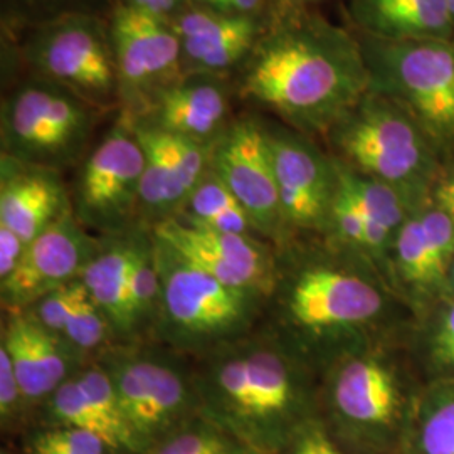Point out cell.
Instances as JSON below:
<instances>
[{
  "instance_id": "1",
  "label": "cell",
  "mask_w": 454,
  "mask_h": 454,
  "mask_svg": "<svg viewBox=\"0 0 454 454\" xmlns=\"http://www.w3.org/2000/svg\"><path fill=\"white\" fill-rule=\"evenodd\" d=\"M238 91L288 129L326 137L371 91V78L357 34L283 4L246 59Z\"/></svg>"
},
{
  "instance_id": "2",
  "label": "cell",
  "mask_w": 454,
  "mask_h": 454,
  "mask_svg": "<svg viewBox=\"0 0 454 454\" xmlns=\"http://www.w3.org/2000/svg\"><path fill=\"white\" fill-rule=\"evenodd\" d=\"M397 298L375 266L347 247L345 254L286 247L268 298L270 330L322 377L339 358L379 341Z\"/></svg>"
},
{
  "instance_id": "3",
  "label": "cell",
  "mask_w": 454,
  "mask_h": 454,
  "mask_svg": "<svg viewBox=\"0 0 454 454\" xmlns=\"http://www.w3.org/2000/svg\"><path fill=\"white\" fill-rule=\"evenodd\" d=\"M200 414L258 454H283L318 418L320 380L268 328L197 357Z\"/></svg>"
},
{
  "instance_id": "4",
  "label": "cell",
  "mask_w": 454,
  "mask_h": 454,
  "mask_svg": "<svg viewBox=\"0 0 454 454\" xmlns=\"http://www.w3.org/2000/svg\"><path fill=\"white\" fill-rule=\"evenodd\" d=\"M419 390L377 341L325 371L318 419L348 453L399 454Z\"/></svg>"
},
{
  "instance_id": "5",
  "label": "cell",
  "mask_w": 454,
  "mask_h": 454,
  "mask_svg": "<svg viewBox=\"0 0 454 454\" xmlns=\"http://www.w3.org/2000/svg\"><path fill=\"white\" fill-rule=\"evenodd\" d=\"M337 160L397 191L411 212L433 200L438 146L404 108L369 91L328 131Z\"/></svg>"
},
{
  "instance_id": "6",
  "label": "cell",
  "mask_w": 454,
  "mask_h": 454,
  "mask_svg": "<svg viewBox=\"0 0 454 454\" xmlns=\"http://www.w3.org/2000/svg\"><path fill=\"white\" fill-rule=\"evenodd\" d=\"M152 239L162 285L153 337L163 347L200 357L253 332L264 294L224 285L153 234Z\"/></svg>"
},
{
  "instance_id": "7",
  "label": "cell",
  "mask_w": 454,
  "mask_h": 454,
  "mask_svg": "<svg viewBox=\"0 0 454 454\" xmlns=\"http://www.w3.org/2000/svg\"><path fill=\"white\" fill-rule=\"evenodd\" d=\"M93 360L108 373L142 454L200 414L184 354L138 341L114 343Z\"/></svg>"
},
{
  "instance_id": "8",
  "label": "cell",
  "mask_w": 454,
  "mask_h": 454,
  "mask_svg": "<svg viewBox=\"0 0 454 454\" xmlns=\"http://www.w3.org/2000/svg\"><path fill=\"white\" fill-rule=\"evenodd\" d=\"M371 91L404 108L433 144L454 146V48L442 39H384L358 33Z\"/></svg>"
},
{
  "instance_id": "9",
  "label": "cell",
  "mask_w": 454,
  "mask_h": 454,
  "mask_svg": "<svg viewBox=\"0 0 454 454\" xmlns=\"http://www.w3.org/2000/svg\"><path fill=\"white\" fill-rule=\"evenodd\" d=\"M98 112L63 86L34 76L2 101V155L59 172L82 157Z\"/></svg>"
},
{
  "instance_id": "10",
  "label": "cell",
  "mask_w": 454,
  "mask_h": 454,
  "mask_svg": "<svg viewBox=\"0 0 454 454\" xmlns=\"http://www.w3.org/2000/svg\"><path fill=\"white\" fill-rule=\"evenodd\" d=\"M22 56L35 78L56 82L97 110L121 105L110 24L73 14L27 27Z\"/></svg>"
},
{
  "instance_id": "11",
  "label": "cell",
  "mask_w": 454,
  "mask_h": 454,
  "mask_svg": "<svg viewBox=\"0 0 454 454\" xmlns=\"http://www.w3.org/2000/svg\"><path fill=\"white\" fill-rule=\"evenodd\" d=\"M144 168V148L130 121L121 118L82 162L73 194L76 219L103 236L133 229Z\"/></svg>"
},
{
  "instance_id": "12",
  "label": "cell",
  "mask_w": 454,
  "mask_h": 454,
  "mask_svg": "<svg viewBox=\"0 0 454 454\" xmlns=\"http://www.w3.org/2000/svg\"><path fill=\"white\" fill-rule=\"evenodd\" d=\"M120 99L125 116L144 114L159 91L184 76L179 37L170 20L129 4H118L110 19Z\"/></svg>"
},
{
  "instance_id": "13",
  "label": "cell",
  "mask_w": 454,
  "mask_h": 454,
  "mask_svg": "<svg viewBox=\"0 0 454 454\" xmlns=\"http://www.w3.org/2000/svg\"><path fill=\"white\" fill-rule=\"evenodd\" d=\"M209 170L238 199L260 236L285 244L273 153L262 123L251 116L231 121L211 146Z\"/></svg>"
},
{
  "instance_id": "14",
  "label": "cell",
  "mask_w": 454,
  "mask_h": 454,
  "mask_svg": "<svg viewBox=\"0 0 454 454\" xmlns=\"http://www.w3.org/2000/svg\"><path fill=\"white\" fill-rule=\"evenodd\" d=\"M266 129L286 236L290 232L328 234L339 189L335 160L300 131L288 127Z\"/></svg>"
},
{
  "instance_id": "15",
  "label": "cell",
  "mask_w": 454,
  "mask_h": 454,
  "mask_svg": "<svg viewBox=\"0 0 454 454\" xmlns=\"http://www.w3.org/2000/svg\"><path fill=\"white\" fill-rule=\"evenodd\" d=\"M150 231L180 256L224 285L261 293L266 298L275 288L278 254L258 236L212 231L176 217L157 223Z\"/></svg>"
},
{
  "instance_id": "16",
  "label": "cell",
  "mask_w": 454,
  "mask_h": 454,
  "mask_svg": "<svg viewBox=\"0 0 454 454\" xmlns=\"http://www.w3.org/2000/svg\"><path fill=\"white\" fill-rule=\"evenodd\" d=\"M125 120L145 153L138 217L150 227L177 217L209 172L211 146L160 130L140 118Z\"/></svg>"
},
{
  "instance_id": "17",
  "label": "cell",
  "mask_w": 454,
  "mask_h": 454,
  "mask_svg": "<svg viewBox=\"0 0 454 454\" xmlns=\"http://www.w3.org/2000/svg\"><path fill=\"white\" fill-rule=\"evenodd\" d=\"M101 244L103 238H95L74 212H66L27 244L16 271L0 283L4 311L29 309L46 293L78 279Z\"/></svg>"
},
{
  "instance_id": "18",
  "label": "cell",
  "mask_w": 454,
  "mask_h": 454,
  "mask_svg": "<svg viewBox=\"0 0 454 454\" xmlns=\"http://www.w3.org/2000/svg\"><path fill=\"white\" fill-rule=\"evenodd\" d=\"M0 345L7 350L29 412L39 409L88 362L26 311H5Z\"/></svg>"
},
{
  "instance_id": "19",
  "label": "cell",
  "mask_w": 454,
  "mask_h": 454,
  "mask_svg": "<svg viewBox=\"0 0 454 454\" xmlns=\"http://www.w3.org/2000/svg\"><path fill=\"white\" fill-rule=\"evenodd\" d=\"M229 90L223 76L185 73L159 91L145 112L135 118L172 135L212 146L229 127Z\"/></svg>"
},
{
  "instance_id": "20",
  "label": "cell",
  "mask_w": 454,
  "mask_h": 454,
  "mask_svg": "<svg viewBox=\"0 0 454 454\" xmlns=\"http://www.w3.org/2000/svg\"><path fill=\"white\" fill-rule=\"evenodd\" d=\"M170 24L179 37L184 74L223 76L246 63L262 34L254 16L224 14L204 5L180 11Z\"/></svg>"
},
{
  "instance_id": "21",
  "label": "cell",
  "mask_w": 454,
  "mask_h": 454,
  "mask_svg": "<svg viewBox=\"0 0 454 454\" xmlns=\"http://www.w3.org/2000/svg\"><path fill=\"white\" fill-rule=\"evenodd\" d=\"M69 211H73V202L58 170L2 155L0 226L9 227L31 243Z\"/></svg>"
},
{
  "instance_id": "22",
  "label": "cell",
  "mask_w": 454,
  "mask_h": 454,
  "mask_svg": "<svg viewBox=\"0 0 454 454\" xmlns=\"http://www.w3.org/2000/svg\"><path fill=\"white\" fill-rule=\"evenodd\" d=\"M350 16L358 33L384 39H454L448 0H352Z\"/></svg>"
},
{
  "instance_id": "23",
  "label": "cell",
  "mask_w": 454,
  "mask_h": 454,
  "mask_svg": "<svg viewBox=\"0 0 454 454\" xmlns=\"http://www.w3.org/2000/svg\"><path fill=\"white\" fill-rule=\"evenodd\" d=\"M145 229H130L121 234L103 236L97 256L82 270L84 288L112 325L116 343L121 341L125 324V290Z\"/></svg>"
},
{
  "instance_id": "24",
  "label": "cell",
  "mask_w": 454,
  "mask_h": 454,
  "mask_svg": "<svg viewBox=\"0 0 454 454\" xmlns=\"http://www.w3.org/2000/svg\"><path fill=\"white\" fill-rule=\"evenodd\" d=\"M390 278L392 285H397L414 305L433 307L448 294L446 281L436 270L416 212L407 217L394 238Z\"/></svg>"
},
{
  "instance_id": "25",
  "label": "cell",
  "mask_w": 454,
  "mask_h": 454,
  "mask_svg": "<svg viewBox=\"0 0 454 454\" xmlns=\"http://www.w3.org/2000/svg\"><path fill=\"white\" fill-rule=\"evenodd\" d=\"M399 454H454V380L421 387Z\"/></svg>"
},
{
  "instance_id": "26",
  "label": "cell",
  "mask_w": 454,
  "mask_h": 454,
  "mask_svg": "<svg viewBox=\"0 0 454 454\" xmlns=\"http://www.w3.org/2000/svg\"><path fill=\"white\" fill-rule=\"evenodd\" d=\"M162 285L153 254L152 231L138 249L125 290V324L120 343H138L153 335L160 313Z\"/></svg>"
},
{
  "instance_id": "27",
  "label": "cell",
  "mask_w": 454,
  "mask_h": 454,
  "mask_svg": "<svg viewBox=\"0 0 454 454\" xmlns=\"http://www.w3.org/2000/svg\"><path fill=\"white\" fill-rule=\"evenodd\" d=\"M176 219L192 226L207 227L212 231L260 238L243 206L211 170L195 187L194 192L187 199L184 209Z\"/></svg>"
},
{
  "instance_id": "28",
  "label": "cell",
  "mask_w": 454,
  "mask_h": 454,
  "mask_svg": "<svg viewBox=\"0 0 454 454\" xmlns=\"http://www.w3.org/2000/svg\"><path fill=\"white\" fill-rule=\"evenodd\" d=\"M333 160L337 165L341 191L356 202L358 209L372 223L387 229L390 234L395 236L406 223L407 217L412 214L403 195L387 184L364 176L337 159Z\"/></svg>"
},
{
  "instance_id": "29",
  "label": "cell",
  "mask_w": 454,
  "mask_h": 454,
  "mask_svg": "<svg viewBox=\"0 0 454 454\" xmlns=\"http://www.w3.org/2000/svg\"><path fill=\"white\" fill-rule=\"evenodd\" d=\"M39 416L41 426H65L88 431L103 439L112 454H118L108 424L86 397L74 375L49 395L48 401L39 407Z\"/></svg>"
},
{
  "instance_id": "30",
  "label": "cell",
  "mask_w": 454,
  "mask_h": 454,
  "mask_svg": "<svg viewBox=\"0 0 454 454\" xmlns=\"http://www.w3.org/2000/svg\"><path fill=\"white\" fill-rule=\"evenodd\" d=\"M419 341L424 369L433 380H454V294H446L429 309Z\"/></svg>"
},
{
  "instance_id": "31",
  "label": "cell",
  "mask_w": 454,
  "mask_h": 454,
  "mask_svg": "<svg viewBox=\"0 0 454 454\" xmlns=\"http://www.w3.org/2000/svg\"><path fill=\"white\" fill-rule=\"evenodd\" d=\"M144 454H258L202 414L159 441Z\"/></svg>"
},
{
  "instance_id": "32",
  "label": "cell",
  "mask_w": 454,
  "mask_h": 454,
  "mask_svg": "<svg viewBox=\"0 0 454 454\" xmlns=\"http://www.w3.org/2000/svg\"><path fill=\"white\" fill-rule=\"evenodd\" d=\"M61 339L86 360L97 357L105 348L116 343L112 325L86 288L69 315Z\"/></svg>"
},
{
  "instance_id": "33",
  "label": "cell",
  "mask_w": 454,
  "mask_h": 454,
  "mask_svg": "<svg viewBox=\"0 0 454 454\" xmlns=\"http://www.w3.org/2000/svg\"><path fill=\"white\" fill-rule=\"evenodd\" d=\"M416 214L436 270L448 286V273L454 261V217L433 204V200Z\"/></svg>"
},
{
  "instance_id": "34",
  "label": "cell",
  "mask_w": 454,
  "mask_h": 454,
  "mask_svg": "<svg viewBox=\"0 0 454 454\" xmlns=\"http://www.w3.org/2000/svg\"><path fill=\"white\" fill-rule=\"evenodd\" d=\"M82 293H84V285L78 278L52 292L46 293L44 296L35 300L29 309H20V311H26L43 328L61 337L65 332L66 324L69 320V315L76 307Z\"/></svg>"
},
{
  "instance_id": "35",
  "label": "cell",
  "mask_w": 454,
  "mask_h": 454,
  "mask_svg": "<svg viewBox=\"0 0 454 454\" xmlns=\"http://www.w3.org/2000/svg\"><path fill=\"white\" fill-rule=\"evenodd\" d=\"M101 2L103 0H4V11L19 24L31 27L59 17L95 14L93 11Z\"/></svg>"
},
{
  "instance_id": "36",
  "label": "cell",
  "mask_w": 454,
  "mask_h": 454,
  "mask_svg": "<svg viewBox=\"0 0 454 454\" xmlns=\"http://www.w3.org/2000/svg\"><path fill=\"white\" fill-rule=\"evenodd\" d=\"M26 446H39L66 454H112L103 439L78 427L41 426L29 434Z\"/></svg>"
},
{
  "instance_id": "37",
  "label": "cell",
  "mask_w": 454,
  "mask_h": 454,
  "mask_svg": "<svg viewBox=\"0 0 454 454\" xmlns=\"http://www.w3.org/2000/svg\"><path fill=\"white\" fill-rule=\"evenodd\" d=\"M22 387L7 350L0 345V424L4 433L19 429L29 416Z\"/></svg>"
},
{
  "instance_id": "38",
  "label": "cell",
  "mask_w": 454,
  "mask_h": 454,
  "mask_svg": "<svg viewBox=\"0 0 454 454\" xmlns=\"http://www.w3.org/2000/svg\"><path fill=\"white\" fill-rule=\"evenodd\" d=\"M283 454H354L339 446L317 418L305 424Z\"/></svg>"
},
{
  "instance_id": "39",
  "label": "cell",
  "mask_w": 454,
  "mask_h": 454,
  "mask_svg": "<svg viewBox=\"0 0 454 454\" xmlns=\"http://www.w3.org/2000/svg\"><path fill=\"white\" fill-rule=\"evenodd\" d=\"M27 244L9 227L0 226V283L16 271Z\"/></svg>"
},
{
  "instance_id": "40",
  "label": "cell",
  "mask_w": 454,
  "mask_h": 454,
  "mask_svg": "<svg viewBox=\"0 0 454 454\" xmlns=\"http://www.w3.org/2000/svg\"><path fill=\"white\" fill-rule=\"evenodd\" d=\"M204 7L224 14H236V16H256V12L262 7L266 0H200Z\"/></svg>"
},
{
  "instance_id": "41",
  "label": "cell",
  "mask_w": 454,
  "mask_h": 454,
  "mask_svg": "<svg viewBox=\"0 0 454 454\" xmlns=\"http://www.w3.org/2000/svg\"><path fill=\"white\" fill-rule=\"evenodd\" d=\"M433 204L454 217V170L446 177L438 180L433 192Z\"/></svg>"
},
{
  "instance_id": "42",
  "label": "cell",
  "mask_w": 454,
  "mask_h": 454,
  "mask_svg": "<svg viewBox=\"0 0 454 454\" xmlns=\"http://www.w3.org/2000/svg\"><path fill=\"white\" fill-rule=\"evenodd\" d=\"M125 4H129L131 7H137V9H142V11H145V12L153 14L157 0H127Z\"/></svg>"
},
{
  "instance_id": "43",
  "label": "cell",
  "mask_w": 454,
  "mask_h": 454,
  "mask_svg": "<svg viewBox=\"0 0 454 454\" xmlns=\"http://www.w3.org/2000/svg\"><path fill=\"white\" fill-rule=\"evenodd\" d=\"M322 2H326V0H285V4L293 5V7H309V9Z\"/></svg>"
},
{
  "instance_id": "44",
  "label": "cell",
  "mask_w": 454,
  "mask_h": 454,
  "mask_svg": "<svg viewBox=\"0 0 454 454\" xmlns=\"http://www.w3.org/2000/svg\"><path fill=\"white\" fill-rule=\"evenodd\" d=\"M448 294H454V261L448 273Z\"/></svg>"
},
{
  "instance_id": "45",
  "label": "cell",
  "mask_w": 454,
  "mask_h": 454,
  "mask_svg": "<svg viewBox=\"0 0 454 454\" xmlns=\"http://www.w3.org/2000/svg\"><path fill=\"white\" fill-rule=\"evenodd\" d=\"M448 9H450V14L454 22V0H448Z\"/></svg>"
},
{
  "instance_id": "46",
  "label": "cell",
  "mask_w": 454,
  "mask_h": 454,
  "mask_svg": "<svg viewBox=\"0 0 454 454\" xmlns=\"http://www.w3.org/2000/svg\"><path fill=\"white\" fill-rule=\"evenodd\" d=\"M0 454H14V453H12V451H9V450H7V448H4V450H2V451H0Z\"/></svg>"
},
{
  "instance_id": "47",
  "label": "cell",
  "mask_w": 454,
  "mask_h": 454,
  "mask_svg": "<svg viewBox=\"0 0 454 454\" xmlns=\"http://www.w3.org/2000/svg\"><path fill=\"white\" fill-rule=\"evenodd\" d=\"M453 48H454V39H453Z\"/></svg>"
}]
</instances>
